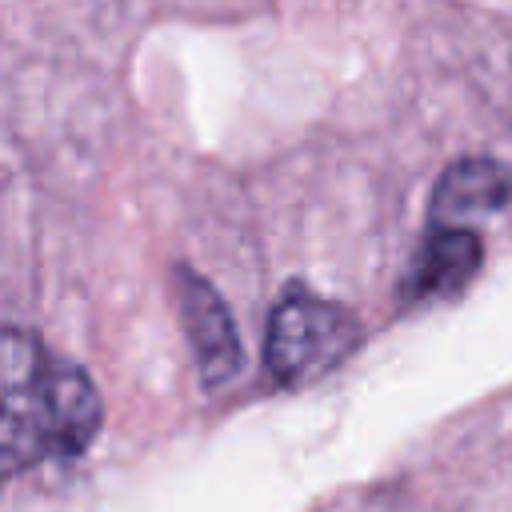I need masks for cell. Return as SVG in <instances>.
<instances>
[{
    "instance_id": "obj_1",
    "label": "cell",
    "mask_w": 512,
    "mask_h": 512,
    "mask_svg": "<svg viewBox=\"0 0 512 512\" xmlns=\"http://www.w3.org/2000/svg\"><path fill=\"white\" fill-rule=\"evenodd\" d=\"M4 472L32 468L40 460L80 456L100 432V396L84 368L48 360L40 340L20 328L4 332Z\"/></svg>"
},
{
    "instance_id": "obj_5",
    "label": "cell",
    "mask_w": 512,
    "mask_h": 512,
    "mask_svg": "<svg viewBox=\"0 0 512 512\" xmlns=\"http://www.w3.org/2000/svg\"><path fill=\"white\" fill-rule=\"evenodd\" d=\"M480 268V240L464 224H436L424 244L412 256V268L404 276L408 300H432L460 292Z\"/></svg>"
},
{
    "instance_id": "obj_2",
    "label": "cell",
    "mask_w": 512,
    "mask_h": 512,
    "mask_svg": "<svg viewBox=\"0 0 512 512\" xmlns=\"http://www.w3.org/2000/svg\"><path fill=\"white\" fill-rule=\"evenodd\" d=\"M356 340L360 324L348 308L320 300L304 288H292L268 316L264 364L280 384L296 388L332 372L356 348Z\"/></svg>"
},
{
    "instance_id": "obj_3",
    "label": "cell",
    "mask_w": 512,
    "mask_h": 512,
    "mask_svg": "<svg viewBox=\"0 0 512 512\" xmlns=\"http://www.w3.org/2000/svg\"><path fill=\"white\" fill-rule=\"evenodd\" d=\"M176 304H180L184 336L196 352V372H200L204 388L228 384L244 364V348H240L228 304L204 276H196L188 268L176 272Z\"/></svg>"
},
{
    "instance_id": "obj_4",
    "label": "cell",
    "mask_w": 512,
    "mask_h": 512,
    "mask_svg": "<svg viewBox=\"0 0 512 512\" xmlns=\"http://www.w3.org/2000/svg\"><path fill=\"white\" fill-rule=\"evenodd\" d=\"M512 176L504 164L484 156H464L448 164L432 188V224H468L492 216L508 204Z\"/></svg>"
}]
</instances>
